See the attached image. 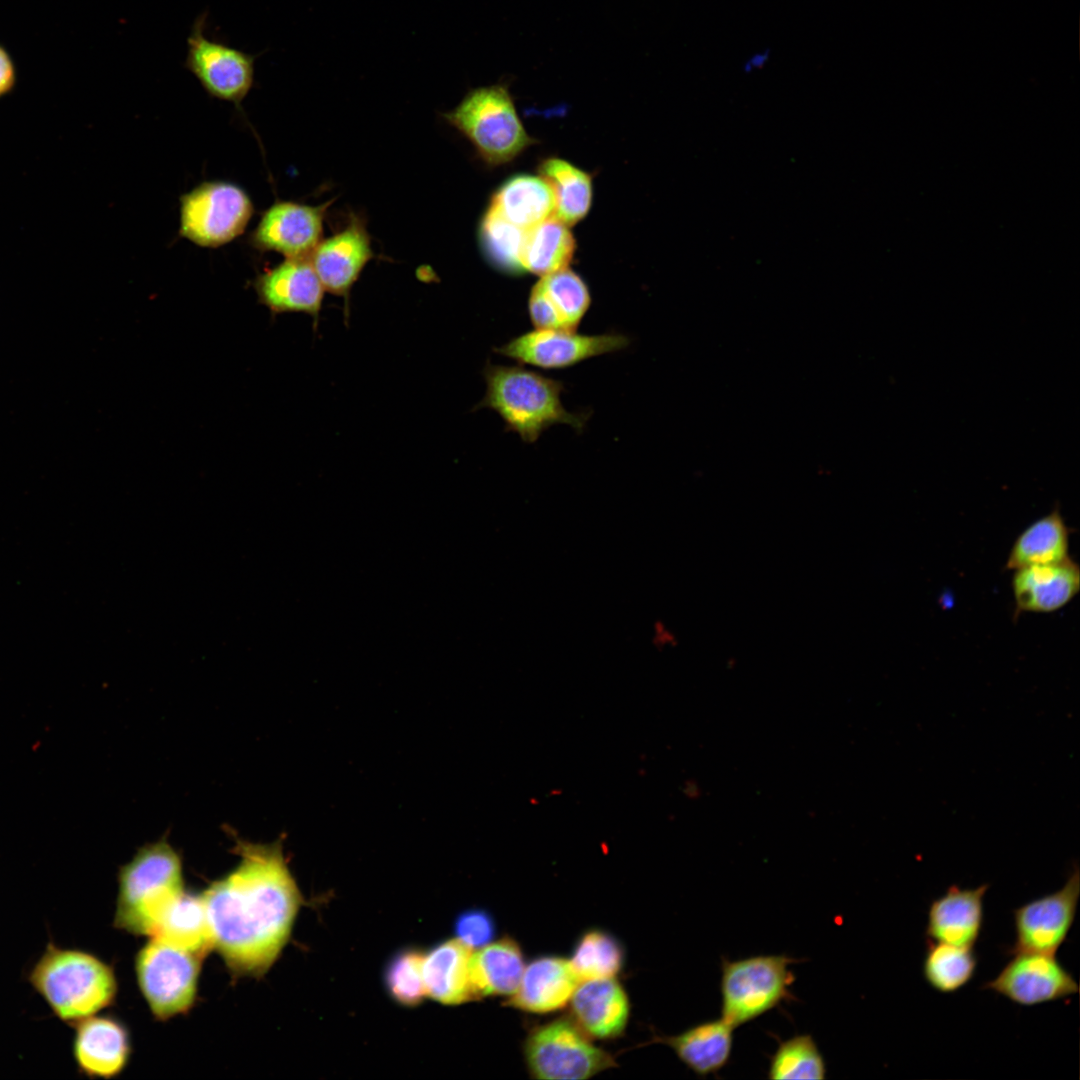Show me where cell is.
I'll list each match as a JSON object with an SVG mask.
<instances>
[{"instance_id": "6da1fadb", "label": "cell", "mask_w": 1080, "mask_h": 1080, "mask_svg": "<svg viewBox=\"0 0 1080 1080\" xmlns=\"http://www.w3.org/2000/svg\"><path fill=\"white\" fill-rule=\"evenodd\" d=\"M237 865L200 894L213 949L233 976H263L286 945L303 903L280 842L236 840Z\"/></svg>"}, {"instance_id": "7a4b0ae2", "label": "cell", "mask_w": 1080, "mask_h": 1080, "mask_svg": "<svg viewBox=\"0 0 1080 1080\" xmlns=\"http://www.w3.org/2000/svg\"><path fill=\"white\" fill-rule=\"evenodd\" d=\"M483 376L487 389L478 406L494 410L506 430L517 433L526 443L536 442L555 424L581 431L588 419V415L571 413L562 405V382L534 370L487 363Z\"/></svg>"}, {"instance_id": "3957f363", "label": "cell", "mask_w": 1080, "mask_h": 1080, "mask_svg": "<svg viewBox=\"0 0 1080 1080\" xmlns=\"http://www.w3.org/2000/svg\"><path fill=\"white\" fill-rule=\"evenodd\" d=\"M184 891L176 850L165 840L145 845L119 870L114 926L151 937Z\"/></svg>"}, {"instance_id": "277c9868", "label": "cell", "mask_w": 1080, "mask_h": 1080, "mask_svg": "<svg viewBox=\"0 0 1080 1080\" xmlns=\"http://www.w3.org/2000/svg\"><path fill=\"white\" fill-rule=\"evenodd\" d=\"M54 1014L69 1024L111 1005L117 993L113 969L96 956L49 944L28 975Z\"/></svg>"}, {"instance_id": "5b68a950", "label": "cell", "mask_w": 1080, "mask_h": 1080, "mask_svg": "<svg viewBox=\"0 0 1080 1080\" xmlns=\"http://www.w3.org/2000/svg\"><path fill=\"white\" fill-rule=\"evenodd\" d=\"M447 122L474 146L490 166L512 161L535 143L520 120L509 90L492 85L470 91L450 112Z\"/></svg>"}, {"instance_id": "8992f818", "label": "cell", "mask_w": 1080, "mask_h": 1080, "mask_svg": "<svg viewBox=\"0 0 1080 1080\" xmlns=\"http://www.w3.org/2000/svg\"><path fill=\"white\" fill-rule=\"evenodd\" d=\"M798 959L783 954L753 955L721 961V1018L734 1029L794 999Z\"/></svg>"}, {"instance_id": "52a82bcc", "label": "cell", "mask_w": 1080, "mask_h": 1080, "mask_svg": "<svg viewBox=\"0 0 1080 1080\" xmlns=\"http://www.w3.org/2000/svg\"><path fill=\"white\" fill-rule=\"evenodd\" d=\"M524 1057L532 1077L542 1080L587 1079L616 1065L611 1054L595 1046L567 1017L533 1028L524 1043Z\"/></svg>"}, {"instance_id": "ba28073f", "label": "cell", "mask_w": 1080, "mask_h": 1080, "mask_svg": "<svg viewBox=\"0 0 1080 1080\" xmlns=\"http://www.w3.org/2000/svg\"><path fill=\"white\" fill-rule=\"evenodd\" d=\"M203 957L150 937L136 955L139 988L153 1014L167 1020L193 1006Z\"/></svg>"}, {"instance_id": "9c48e42d", "label": "cell", "mask_w": 1080, "mask_h": 1080, "mask_svg": "<svg viewBox=\"0 0 1080 1080\" xmlns=\"http://www.w3.org/2000/svg\"><path fill=\"white\" fill-rule=\"evenodd\" d=\"M179 234L206 248L225 245L246 229L254 206L238 185L206 181L180 197Z\"/></svg>"}, {"instance_id": "30bf717a", "label": "cell", "mask_w": 1080, "mask_h": 1080, "mask_svg": "<svg viewBox=\"0 0 1080 1080\" xmlns=\"http://www.w3.org/2000/svg\"><path fill=\"white\" fill-rule=\"evenodd\" d=\"M208 11L193 21L187 37L184 67L199 82L208 96L239 106L255 81V62L251 54L206 36Z\"/></svg>"}, {"instance_id": "8fae6325", "label": "cell", "mask_w": 1080, "mask_h": 1080, "mask_svg": "<svg viewBox=\"0 0 1080 1080\" xmlns=\"http://www.w3.org/2000/svg\"><path fill=\"white\" fill-rule=\"evenodd\" d=\"M629 343V338L620 333L585 335L576 331L534 329L511 339L495 352L541 369H564L591 357L620 351Z\"/></svg>"}, {"instance_id": "7c38bea8", "label": "cell", "mask_w": 1080, "mask_h": 1080, "mask_svg": "<svg viewBox=\"0 0 1080 1080\" xmlns=\"http://www.w3.org/2000/svg\"><path fill=\"white\" fill-rule=\"evenodd\" d=\"M1079 895V869L1075 865L1062 888L1014 910L1015 941L1009 953L1056 954L1074 923Z\"/></svg>"}, {"instance_id": "4fadbf2b", "label": "cell", "mask_w": 1080, "mask_h": 1080, "mask_svg": "<svg viewBox=\"0 0 1080 1080\" xmlns=\"http://www.w3.org/2000/svg\"><path fill=\"white\" fill-rule=\"evenodd\" d=\"M998 975L984 983L983 990L995 992L1021 1006H1034L1077 994L1074 977L1055 954L1018 952Z\"/></svg>"}, {"instance_id": "5bb4252c", "label": "cell", "mask_w": 1080, "mask_h": 1080, "mask_svg": "<svg viewBox=\"0 0 1080 1080\" xmlns=\"http://www.w3.org/2000/svg\"><path fill=\"white\" fill-rule=\"evenodd\" d=\"M331 202L312 206L277 201L266 209L249 235V244L260 252H277L286 258L309 257L321 241L326 210Z\"/></svg>"}, {"instance_id": "9a60e30c", "label": "cell", "mask_w": 1080, "mask_h": 1080, "mask_svg": "<svg viewBox=\"0 0 1080 1080\" xmlns=\"http://www.w3.org/2000/svg\"><path fill=\"white\" fill-rule=\"evenodd\" d=\"M372 257L366 226L352 216L341 231L321 240L308 258L325 291L345 300L347 314L351 288Z\"/></svg>"}, {"instance_id": "2e32d148", "label": "cell", "mask_w": 1080, "mask_h": 1080, "mask_svg": "<svg viewBox=\"0 0 1080 1080\" xmlns=\"http://www.w3.org/2000/svg\"><path fill=\"white\" fill-rule=\"evenodd\" d=\"M253 287L272 314L301 312L317 322L325 289L308 257L286 258L260 273Z\"/></svg>"}, {"instance_id": "e0dca14e", "label": "cell", "mask_w": 1080, "mask_h": 1080, "mask_svg": "<svg viewBox=\"0 0 1080 1080\" xmlns=\"http://www.w3.org/2000/svg\"><path fill=\"white\" fill-rule=\"evenodd\" d=\"M591 305L580 275L569 268L542 276L532 287L528 313L535 329L576 331Z\"/></svg>"}, {"instance_id": "ac0fdd59", "label": "cell", "mask_w": 1080, "mask_h": 1080, "mask_svg": "<svg viewBox=\"0 0 1080 1080\" xmlns=\"http://www.w3.org/2000/svg\"><path fill=\"white\" fill-rule=\"evenodd\" d=\"M1014 616L1051 613L1066 606L1080 590V567L1071 558L1014 570L1011 580Z\"/></svg>"}, {"instance_id": "d6986e66", "label": "cell", "mask_w": 1080, "mask_h": 1080, "mask_svg": "<svg viewBox=\"0 0 1080 1080\" xmlns=\"http://www.w3.org/2000/svg\"><path fill=\"white\" fill-rule=\"evenodd\" d=\"M74 1026L73 1053L82 1073L109 1079L122 1072L131 1053L129 1032L123 1023L110 1016L92 1015Z\"/></svg>"}, {"instance_id": "ffe728a7", "label": "cell", "mask_w": 1080, "mask_h": 1080, "mask_svg": "<svg viewBox=\"0 0 1080 1080\" xmlns=\"http://www.w3.org/2000/svg\"><path fill=\"white\" fill-rule=\"evenodd\" d=\"M988 889V884L966 889L951 885L935 898L928 908V940L973 948L982 930Z\"/></svg>"}, {"instance_id": "44dd1931", "label": "cell", "mask_w": 1080, "mask_h": 1080, "mask_svg": "<svg viewBox=\"0 0 1080 1080\" xmlns=\"http://www.w3.org/2000/svg\"><path fill=\"white\" fill-rule=\"evenodd\" d=\"M569 1002L573 1020L589 1037L614 1039L623 1034L630 1005L614 977L580 981Z\"/></svg>"}, {"instance_id": "7402d4cb", "label": "cell", "mask_w": 1080, "mask_h": 1080, "mask_svg": "<svg viewBox=\"0 0 1080 1080\" xmlns=\"http://www.w3.org/2000/svg\"><path fill=\"white\" fill-rule=\"evenodd\" d=\"M579 982L569 960L541 956L525 966L505 1005L530 1013L553 1012L570 1001Z\"/></svg>"}, {"instance_id": "603a6c76", "label": "cell", "mask_w": 1080, "mask_h": 1080, "mask_svg": "<svg viewBox=\"0 0 1080 1080\" xmlns=\"http://www.w3.org/2000/svg\"><path fill=\"white\" fill-rule=\"evenodd\" d=\"M734 1028L722 1018L698 1023L680 1034L656 1036L654 1042L668 1045L691 1071L701 1077L724 1068L731 1057Z\"/></svg>"}, {"instance_id": "cb8c5ba5", "label": "cell", "mask_w": 1080, "mask_h": 1080, "mask_svg": "<svg viewBox=\"0 0 1080 1080\" xmlns=\"http://www.w3.org/2000/svg\"><path fill=\"white\" fill-rule=\"evenodd\" d=\"M473 949L459 939L435 946L423 957V978L427 996L446 1005L476 1000L470 981Z\"/></svg>"}, {"instance_id": "d4e9b609", "label": "cell", "mask_w": 1080, "mask_h": 1080, "mask_svg": "<svg viewBox=\"0 0 1080 1080\" xmlns=\"http://www.w3.org/2000/svg\"><path fill=\"white\" fill-rule=\"evenodd\" d=\"M525 968L518 943L505 937L472 952L470 981L476 999L485 996H510L514 993Z\"/></svg>"}, {"instance_id": "484cf974", "label": "cell", "mask_w": 1080, "mask_h": 1080, "mask_svg": "<svg viewBox=\"0 0 1080 1080\" xmlns=\"http://www.w3.org/2000/svg\"><path fill=\"white\" fill-rule=\"evenodd\" d=\"M489 207L509 222L530 229L555 214V196L541 176L517 175L492 195Z\"/></svg>"}, {"instance_id": "4316f807", "label": "cell", "mask_w": 1080, "mask_h": 1080, "mask_svg": "<svg viewBox=\"0 0 1080 1080\" xmlns=\"http://www.w3.org/2000/svg\"><path fill=\"white\" fill-rule=\"evenodd\" d=\"M1070 530L1058 507L1028 525L1013 542L1005 568L1061 562L1070 557Z\"/></svg>"}, {"instance_id": "83f0119b", "label": "cell", "mask_w": 1080, "mask_h": 1080, "mask_svg": "<svg viewBox=\"0 0 1080 1080\" xmlns=\"http://www.w3.org/2000/svg\"><path fill=\"white\" fill-rule=\"evenodd\" d=\"M576 249L569 226L555 216L527 229L521 264L540 277L568 268Z\"/></svg>"}, {"instance_id": "f1b7e54d", "label": "cell", "mask_w": 1080, "mask_h": 1080, "mask_svg": "<svg viewBox=\"0 0 1080 1080\" xmlns=\"http://www.w3.org/2000/svg\"><path fill=\"white\" fill-rule=\"evenodd\" d=\"M539 176L551 186L555 196V214L568 226L582 220L592 203V178L584 170L563 159L550 157L538 167Z\"/></svg>"}, {"instance_id": "f546056e", "label": "cell", "mask_w": 1080, "mask_h": 1080, "mask_svg": "<svg viewBox=\"0 0 1080 1080\" xmlns=\"http://www.w3.org/2000/svg\"><path fill=\"white\" fill-rule=\"evenodd\" d=\"M151 937L204 958L213 946L201 895L184 891L167 911L156 933Z\"/></svg>"}, {"instance_id": "4dcf8cb0", "label": "cell", "mask_w": 1080, "mask_h": 1080, "mask_svg": "<svg viewBox=\"0 0 1080 1080\" xmlns=\"http://www.w3.org/2000/svg\"><path fill=\"white\" fill-rule=\"evenodd\" d=\"M977 962L973 948L928 940L923 976L934 990L954 993L973 978Z\"/></svg>"}, {"instance_id": "1f68e13d", "label": "cell", "mask_w": 1080, "mask_h": 1080, "mask_svg": "<svg viewBox=\"0 0 1080 1080\" xmlns=\"http://www.w3.org/2000/svg\"><path fill=\"white\" fill-rule=\"evenodd\" d=\"M526 232L488 206L480 222L479 239L489 263L506 274H524L521 255Z\"/></svg>"}, {"instance_id": "d6a6232c", "label": "cell", "mask_w": 1080, "mask_h": 1080, "mask_svg": "<svg viewBox=\"0 0 1080 1080\" xmlns=\"http://www.w3.org/2000/svg\"><path fill=\"white\" fill-rule=\"evenodd\" d=\"M569 961L580 981L611 978L623 967L624 949L610 933L592 929L578 939Z\"/></svg>"}, {"instance_id": "836d02e7", "label": "cell", "mask_w": 1080, "mask_h": 1080, "mask_svg": "<svg viewBox=\"0 0 1080 1080\" xmlns=\"http://www.w3.org/2000/svg\"><path fill=\"white\" fill-rule=\"evenodd\" d=\"M824 1057L810 1034H797L779 1042L769 1058L767 1077L773 1080L826 1078Z\"/></svg>"}, {"instance_id": "e575fe53", "label": "cell", "mask_w": 1080, "mask_h": 1080, "mask_svg": "<svg viewBox=\"0 0 1080 1080\" xmlns=\"http://www.w3.org/2000/svg\"><path fill=\"white\" fill-rule=\"evenodd\" d=\"M423 957L424 953L407 949L396 954L387 966V989L391 997L404 1006H416L427 996L423 978Z\"/></svg>"}, {"instance_id": "d590c367", "label": "cell", "mask_w": 1080, "mask_h": 1080, "mask_svg": "<svg viewBox=\"0 0 1080 1080\" xmlns=\"http://www.w3.org/2000/svg\"><path fill=\"white\" fill-rule=\"evenodd\" d=\"M457 939L471 949H479L489 944L495 935V924L486 911L472 909L462 913L456 920Z\"/></svg>"}, {"instance_id": "8d00e7d4", "label": "cell", "mask_w": 1080, "mask_h": 1080, "mask_svg": "<svg viewBox=\"0 0 1080 1080\" xmlns=\"http://www.w3.org/2000/svg\"><path fill=\"white\" fill-rule=\"evenodd\" d=\"M15 83V63L7 49L0 44V97L8 94Z\"/></svg>"}, {"instance_id": "74e56055", "label": "cell", "mask_w": 1080, "mask_h": 1080, "mask_svg": "<svg viewBox=\"0 0 1080 1080\" xmlns=\"http://www.w3.org/2000/svg\"><path fill=\"white\" fill-rule=\"evenodd\" d=\"M770 58V48H764L755 51L744 60L742 64V71L744 73H752L761 70L769 63Z\"/></svg>"}]
</instances>
